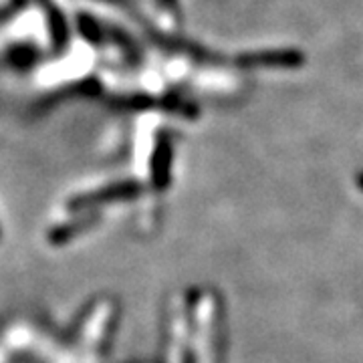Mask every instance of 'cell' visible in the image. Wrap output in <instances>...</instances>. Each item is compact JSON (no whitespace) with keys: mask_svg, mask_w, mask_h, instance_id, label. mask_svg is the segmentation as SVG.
Listing matches in <instances>:
<instances>
[{"mask_svg":"<svg viewBox=\"0 0 363 363\" xmlns=\"http://www.w3.org/2000/svg\"><path fill=\"white\" fill-rule=\"evenodd\" d=\"M240 63L245 67H301L303 55L297 51L257 52L240 57Z\"/></svg>","mask_w":363,"mask_h":363,"instance_id":"1","label":"cell"},{"mask_svg":"<svg viewBox=\"0 0 363 363\" xmlns=\"http://www.w3.org/2000/svg\"><path fill=\"white\" fill-rule=\"evenodd\" d=\"M43 4L47 6V23H49V28H51V37H52V45L59 49L63 47L67 43V25L63 14L59 13L51 2L47 4V0H43Z\"/></svg>","mask_w":363,"mask_h":363,"instance_id":"2","label":"cell"}]
</instances>
